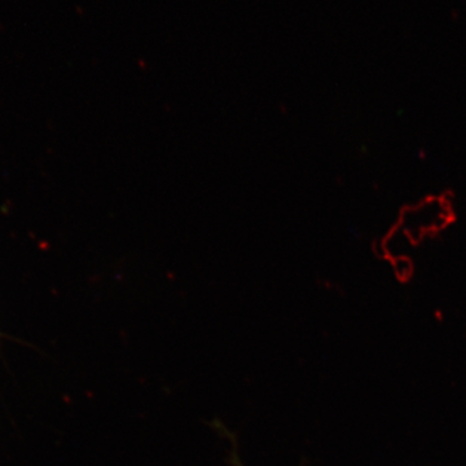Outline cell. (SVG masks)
<instances>
[{
  "instance_id": "cell-1",
  "label": "cell",
  "mask_w": 466,
  "mask_h": 466,
  "mask_svg": "<svg viewBox=\"0 0 466 466\" xmlns=\"http://www.w3.org/2000/svg\"><path fill=\"white\" fill-rule=\"evenodd\" d=\"M236 465H238V466H242V465L240 464V462H236Z\"/></svg>"
}]
</instances>
